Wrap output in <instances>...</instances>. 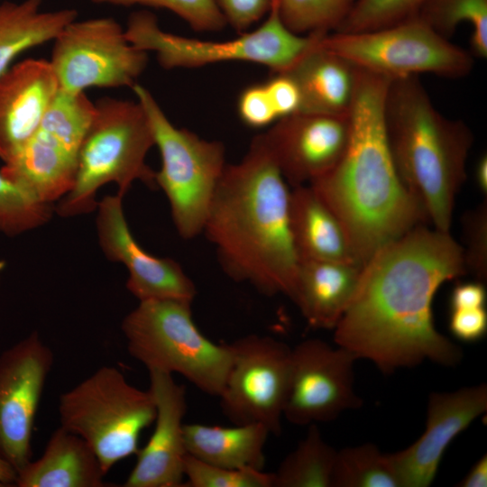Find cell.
<instances>
[{"instance_id": "obj_5", "label": "cell", "mask_w": 487, "mask_h": 487, "mask_svg": "<svg viewBox=\"0 0 487 487\" xmlns=\"http://www.w3.org/2000/svg\"><path fill=\"white\" fill-rule=\"evenodd\" d=\"M153 145L149 118L138 101L100 98L78 154L74 185L60 199L57 214L70 217L96 209V191L109 182L121 197L136 180L157 188L155 171L145 161Z\"/></svg>"}, {"instance_id": "obj_8", "label": "cell", "mask_w": 487, "mask_h": 487, "mask_svg": "<svg viewBox=\"0 0 487 487\" xmlns=\"http://www.w3.org/2000/svg\"><path fill=\"white\" fill-rule=\"evenodd\" d=\"M132 88L149 118L161 154V169L155 171L156 187L168 199L179 235L193 239L203 232L227 164L225 146L222 142L206 140L175 126L147 88L137 83Z\"/></svg>"}, {"instance_id": "obj_26", "label": "cell", "mask_w": 487, "mask_h": 487, "mask_svg": "<svg viewBox=\"0 0 487 487\" xmlns=\"http://www.w3.org/2000/svg\"><path fill=\"white\" fill-rule=\"evenodd\" d=\"M75 9L46 11L42 0L0 3V75L23 52L53 41L70 22Z\"/></svg>"}, {"instance_id": "obj_16", "label": "cell", "mask_w": 487, "mask_h": 487, "mask_svg": "<svg viewBox=\"0 0 487 487\" xmlns=\"http://www.w3.org/2000/svg\"><path fill=\"white\" fill-rule=\"evenodd\" d=\"M96 209L99 245L108 260L126 267V288L139 301L193 302L197 289L180 264L169 257L150 254L135 241L124 214L123 197L106 196L97 203Z\"/></svg>"}, {"instance_id": "obj_36", "label": "cell", "mask_w": 487, "mask_h": 487, "mask_svg": "<svg viewBox=\"0 0 487 487\" xmlns=\"http://www.w3.org/2000/svg\"><path fill=\"white\" fill-rule=\"evenodd\" d=\"M465 247L463 248L466 271L478 281L487 279V205L469 210L462 219Z\"/></svg>"}, {"instance_id": "obj_30", "label": "cell", "mask_w": 487, "mask_h": 487, "mask_svg": "<svg viewBox=\"0 0 487 487\" xmlns=\"http://www.w3.org/2000/svg\"><path fill=\"white\" fill-rule=\"evenodd\" d=\"M416 15L448 40L460 23H469L472 55L487 57V0H427Z\"/></svg>"}, {"instance_id": "obj_12", "label": "cell", "mask_w": 487, "mask_h": 487, "mask_svg": "<svg viewBox=\"0 0 487 487\" xmlns=\"http://www.w3.org/2000/svg\"><path fill=\"white\" fill-rule=\"evenodd\" d=\"M50 60L61 89L133 87L147 66L146 51L134 47L112 17L68 23L53 39Z\"/></svg>"}, {"instance_id": "obj_39", "label": "cell", "mask_w": 487, "mask_h": 487, "mask_svg": "<svg viewBox=\"0 0 487 487\" xmlns=\"http://www.w3.org/2000/svg\"><path fill=\"white\" fill-rule=\"evenodd\" d=\"M264 84L279 119L299 112V93L297 86L287 74L272 73Z\"/></svg>"}, {"instance_id": "obj_44", "label": "cell", "mask_w": 487, "mask_h": 487, "mask_svg": "<svg viewBox=\"0 0 487 487\" xmlns=\"http://www.w3.org/2000/svg\"><path fill=\"white\" fill-rule=\"evenodd\" d=\"M17 472L0 456V482L5 486L15 485Z\"/></svg>"}, {"instance_id": "obj_2", "label": "cell", "mask_w": 487, "mask_h": 487, "mask_svg": "<svg viewBox=\"0 0 487 487\" xmlns=\"http://www.w3.org/2000/svg\"><path fill=\"white\" fill-rule=\"evenodd\" d=\"M391 81L359 68L346 148L328 172L308 184L341 223L363 266L426 223L397 173L387 141L384 103Z\"/></svg>"}, {"instance_id": "obj_28", "label": "cell", "mask_w": 487, "mask_h": 487, "mask_svg": "<svg viewBox=\"0 0 487 487\" xmlns=\"http://www.w3.org/2000/svg\"><path fill=\"white\" fill-rule=\"evenodd\" d=\"M332 487H400L391 454L371 443L337 451Z\"/></svg>"}, {"instance_id": "obj_18", "label": "cell", "mask_w": 487, "mask_h": 487, "mask_svg": "<svg viewBox=\"0 0 487 487\" xmlns=\"http://www.w3.org/2000/svg\"><path fill=\"white\" fill-rule=\"evenodd\" d=\"M156 407L154 430L137 452L134 467L125 487H180L184 479L187 450L183 418L187 412L186 390L172 374L148 371Z\"/></svg>"}, {"instance_id": "obj_38", "label": "cell", "mask_w": 487, "mask_h": 487, "mask_svg": "<svg viewBox=\"0 0 487 487\" xmlns=\"http://www.w3.org/2000/svg\"><path fill=\"white\" fill-rule=\"evenodd\" d=\"M226 23L240 33L270 12L273 0H215Z\"/></svg>"}, {"instance_id": "obj_31", "label": "cell", "mask_w": 487, "mask_h": 487, "mask_svg": "<svg viewBox=\"0 0 487 487\" xmlns=\"http://www.w3.org/2000/svg\"><path fill=\"white\" fill-rule=\"evenodd\" d=\"M283 23L299 35L335 32L357 0H277Z\"/></svg>"}, {"instance_id": "obj_34", "label": "cell", "mask_w": 487, "mask_h": 487, "mask_svg": "<svg viewBox=\"0 0 487 487\" xmlns=\"http://www.w3.org/2000/svg\"><path fill=\"white\" fill-rule=\"evenodd\" d=\"M187 487H272L273 473L253 468H225L205 463L187 454L184 462Z\"/></svg>"}, {"instance_id": "obj_11", "label": "cell", "mask_w": 487, "mask_h": 487, "mask_svg": "<svg viewBox=\"0 0 487 487\" xmlns=\"http://www.w3.org/2000/svg\"><path fill=\"white\" fill-rule=\"evenodd\" d=\"M229 345L232 363L218 396L223 414L232 424H261L279 436L290 388L292 348L256 334Z\"/></svg>"}, {"instance_id": "obj_27", "label": "cell", "mask_w": 487, "mask_h": 487, "mask_svg": "<svg viewBox=\"0 0 487 487\" xmlns=\"http://www.w3.org/2000/svg\"><path fill=\"white\" fill-rule=\"evenodd\" d=\"M336 453L317 424L308 425L306 436L272 473V487H332Z\"/></svg>"}, {"instance_id": "obj_1", "label": "cell", "mask_w": 487, "mask_h": 487, "mask_svg": "<svg viewBox=\"0 0 487 487\" xmlns=\"http://www.w3.org/2000/svg\"><path fill=\"white\" fill-rule=\"evenodd\" d=\"M463 247L449 232L418 225L363 267L334 340L381 372L425 360L454 366L462 351L435 326L432 303L446 281L465 274Z\"/></svg>"}, {"instance_id": "obj_37", "label": "cell", "mask_w": 487, "mask_h": 487, "mask_svg": "<svg viewBox=\"0 0 487 487\" xmlns=\"http://www.w3.org/2000/svg\"><path fill=\"white\" fill-rule=\"evenodd\" d=\"M237 113L241 121L252 128L269 126L279 120L264 82L243 89L237 100Z\"/></svg>"}, {"instance_id": "obj_22", "label": "cell", "mask_w": 487, "mask_h": 487, "mask_svg": "<svg viewBox=\"0 0 487 487\" xmlns=\"http://www.w3.org/2000/svg\"><path fill=\"white\" fill-rule=\"evenodd\" d=\"M77 163L78 156L38 130L0 171L39 202L51 205L71 190Z\"/></svg>"}, {"instance_id": "obj_33", "label": "cell", "mask_w": 487, "mask_h": 487, "mask_svg": "<svg viewBox=\"0 0 487 487\" xmlns=\"http://www.w3.org/2000/svg\"><path fill=\"white\" fill-rule=\"evenodd\" d=\"M427 0H357L335 32L372 31L417 14Z\"/></svg>"}, {"instance_id": "obj_43", "label": "cell", "mask_w": 487, "mask_h": 487, "mask_svg": "<svg viewBox=\"0 0 487 487\" xmlns=\"http://www.w3.org/2000/svg\"><path fill=\"white\" fill-rule=\"evenodd\" d=\"M475 181L482 193H487V157L482 155L477 161L474 172Z\"/></svg>"}, {"instance_id": "obj_3", "label": "cell", "mask_w": 487, "mask_h": 487, "mask_svg": "<svg viewBox=\"0 0 487 487\" xmlns=\"http://www.w3.org/2000/svg\"><path fill=\"white\" fill-rule=\"evenodd\" d=\"M289 194L258 134L238 162L226 164L202 234L233 280L292 300L299 258L289 228Z\"/></svg>"}, {"instance_id": "obj_25", "label": "cell", "mask_w": 487, "mask_h": 487, "mask_svg": "<svg viewBox=\"0 0 487 487\" xmlns=\"http://www.w3.org/2000/svg\"><path fill=\"white\" fill-rule=\"evenodd\" d=\"M233 425L184 424L187 453L220 467L263 470L269 429L256 423Z\"/></svg>"}, {"instance_id": "obj_14", "label": "cell", "mask_w": 487, "mask_h": 487, "mask_svg": "<svg viewBox=\"0 0 487 487\" xmlns=\"http://www.w3.org/2000/svg\"><path fill=\"white\" fill-rule=\"evenodd\" d=\"M53 361L35 331L0 354V456L17 473L31 461L35 416Z\"/></svg>"}, {"instance_id": "obj_32", "label": "cell", "mask_w": 487, "mask_h": 487, "mask_svg": "<svg viewBox=\"0 0 487 487\" xmlns=\"http://www.w3.org/2000/svg\"><path fill=\"white\" fill-rule=\"evenodd\" d=\"M51 205L32 198L0 171V232L16 236L49 221Z\"/></svg>"}, {"instance_id": "obj_19", "label": "cell", "mask_w": 487, "mask_h": 487, "mask_svg": "<svg viewBox=\"0 0 487 487\" xmlns=\"http://www.w3.org/2000/svg\"><path fill=\"white\" fill-rule=\"evenodd\" d=\"M60 87L50 60L25 59L0 75V159L6 162L38 131Z\"/></svg>"}, {"instance_id": "obj_6", "label": "cell", "mask_w": 487, "mask_h": 487, "mask_svg": "<svg viewBox=\"0 0 487 487\" xmlns=\"http://www.w3.org/2000/svg\"><path fill=\"white\" fill-rule=\"evenodd\" d=\"M192 301H139L121 325L131 356L148 371L179 373L199 391L218 397L232 363L229 345L212 342L198 328Z\"/></svg>"}, {"instance_id": "obj_17", "label": "cell", "mask_w": 487, "mask_h": 487, "mask_svg": "<svg viewBox=\"0 0 487 487\" xmlns=\"http://www.w3.org/2000/svg\"><path fill=\"white\" fill-rule=\"evenodd\" d=\"M487 410L484 383L429 395L426 427L409 447L391 454L400 487H427L455 437Z\"/></svg>"}, {"instance_id": "obj_4", "label": "cell", "mask_w": 487, "mask_h": 487, "mask_svg": "<svg viewBox=\"0 0 487 487\" xmlns=\"http://www.w3.org/2000/svg\"><path fill=\"white\" fill-rule=\"evenodd\" d=\"M384 122L392 161L404 188L426 223L449 232L473 142L469 126L443 115L418 76L391 79L385 96Z\"/></svg>"}, {"instance_id": "obj_21", "label": "cell", "mask_w": 487, "mask_h": 487, "mask_svg": "<svg viewBox=\"0 0 487 487\" xmlns=\"http://www.w3.org/2000/svg\"><path fill=\"white\" fill-rule=\"evenodd\" d=\"M363 266L299 260L292 301L314 328L334 329L348 308Z\"/></svg>"}, {"instance_id": "obj_20", "label": "cell", "mask_w": 487, "mask_h": 487, "mask_svg": "<svg viewBox=\"0 0 487 487\" xmlns=\"http://www.w3.org/2000/svg\"><path fill=\"white\" fill-rule=\"evenodd\" d=\"M283 73L293 80L299 90V112L349 115L359 68L348 60L323 48L318 41Z\"/></svg>"}, {"instance_id": "obj_13", "label": "cell", "mask_w": 487, "mask_h": 487, "mask_svg": "<svg viewBox=\"0 0 487 487\" xmlns=\"http://www.w3.org/2000/svg\"><path fill=\"white\" fill-rule=\"evenodd\" d=\"M357 357L347 349L308 338L292 348L291 379L284 418L298 426L336 418L358 409L354 364Z\"/></svg>"}, {"instance_id": "obj_41", "label": "cell", "mask_w": 487, "mask_h": 487, "mask_svg": "<svg viewBox=\"0 0 487 487\" xmlns=\"http://www.w3.org/2000/svg\"><path fill=\"white\" fill-rule=\"evenodd\" d=\"M486 301V290L482 281L461 283L455 287L450 297L452 309L482 308Z\"/></svg>"}, {"instance_id": "obj_10", "label": "cell", "mask_w": 487, "mask_h": 487, "mask_svg": "<svg viewBox=\"0 0 487 487\" xmlns=\"http://www.w3.org/2000/svg\"><path fill=\"white\" fill-rule=\"evenodd\" d=\"M320 46L348 60L358 68L391 79L421 73L457 78L473 67L471 52L441 36L417 15L382 28L359 32H333Z\"/></svg>"}, {"instance_id": "obj_29", "label": "cell", "mask_w": 487, "mask_h": 487, "mask_svg": "<svg viewBox=\"0 0 487 487\" xmlns=\"http://www.w3.org/2000/svg\"><path fill=\"white\" fill-rule=\"evenodd\" d=\"M95 115L96 104L90 101L85 92L59 88L38 130L78 156Z\"/></svg>"}, {"instance_id": "obj_45", "label": "cell", "mask_w": 487, "mask_h": 487, "mask_svg": "<svg viewBox=\"0 0 487 487\" xmlns=\"http://www.w3.org/2000/svg\"><path fill=\"white\" fill-rule=\"evenodd\" d=\"M3 486H5V485L0 482V487H3Z\"/></svg>"}, {"instance_id": "obj_40", "label": "cell", "mask_w": 487, "mask_h": 487, "mask_svg": "<svg viewBox=\"0 0 487 487\" xmlns=\"http://www.w3.org/2000/svg\"><path fill=\"white\" fill-rule=\"evenodd\" d=\"M449 329L456 338L464 342H473L482 338L487 331L485 308L452 309Z\"/></svg>"}, {"instance_id": "obj_7", "label": "cell", "mask_w": 487, "mask_h": 487, "mask_svg": "<svg viewBox=\"0 0 487 487\" xmlns=\"http://www.w3.org/2000/svg\"><path fill=\"white\" fill-rule=\"evenodd\" d=\"M60 426L82 437L107 473L136 455L140 434L155 419L150 390L127 381L114 366H102L59 398Z\"/></svg>"}, {"instance_id": "obj_24", "label": "cell", "mask_w": 487, "mask_h": 487, "mask_svg": "<svg viewBox=\"0 0 487 487\" xmlns=\"http://www.w3.org/2000/svg\"><path fill=\"white\" fill-rule=\"evenodd\" d=\"M289 218L299 260L362 265L355 258L341 223L309 185L294 187L290 190Z\"/></svg>"}, {"instance_id": "obj_35", "label": "cell", "mask_w": 487, "mask_h": 487, "mask_svg": "<svg viewBox=\"0 0 487 487\" xmlns=\"http://www.w3.org/2000/svg\"><path fill=\"white\" fill-rule=\"evenodd\" d=\"M96 5L130 6L135 5L164 8L200 32L222 30L226 22L215 0H89Z\"/></svg>"}, {"instance_id": "obj_15", "label": "cell", "mask_w": 487, "mask_h": 487, "mask_svg": "<svg viewBox=\"0 0 487 487\" xmlns=\"http://www.w3.org/2000/svg\"><path fill=\"white\" fill-rule=\"evenodd\" d=\"M349 115L295 113L260 135L282 177L292 188L308 185L342 157L349 139Z\"/></svg>"}, {"instance_id": "obj_9", "label": "cell", "mask_w": 487, "mask_h": 487, "mask_svg": "<svg viewBox=\"0 0 487 487\" xmlns=\"http://www.w3.org/2000/svg\"><path fill=\"white\" fill-rule=\"evenodd\" d=\"M124 32L134 47L155 52L160 65L166 69L246 61L266 66L271 73L287 70L325 35L291 32L280 19L277 0H273L262 24L233 40L202 41L165 32L156 16L147 11L132 14Z\"/></svg>"}, {"instance_id": "obj_42", "label": "cell", "mask_w": 487, "mask_h": 487, "mask_svg": "<svg viewBox=\"0 0 487 487\" xmlns=\"http://www.w3.org/2000/svg\"><path fill=\"white\" fill-rule=\"evenodd\" d=\"M461 487L487 486V455H482L471 468L466 476L457 484Z\"/></svg>"}, {"instance_id": "obj_23", "label": "cell", "mask_w": 487, "mask_h": 487, "mask_svg": "<svg viewBox=\"0 0 487 487\" xmlns=\"http://www.w3.org/2000/svg\"><path fill=\"white\" fill-rule=\"evenodd\" d=\"M106 473L89 445L79 436L58 427L42 455L17 473L19 487H102Z\"/></svg>"}]
</instances>
